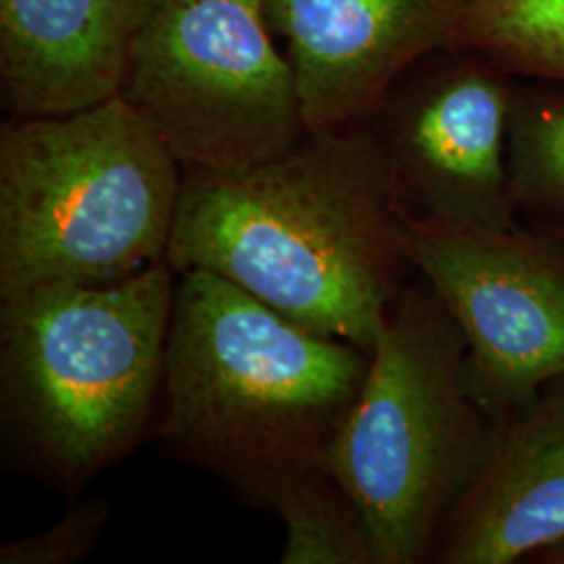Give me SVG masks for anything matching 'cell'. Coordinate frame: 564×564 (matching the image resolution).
Wrapping results in <instances>:
<instances>
[{
  "label": "cell",
  "instance_id": "cell-7",
  "mask_svg": "<svg viewBox=\"0 0 564 564\" xmlns=\"http://www.w3.org/2000/svg\"><path fill=\"white\" fill-rule=\"evenodd\" d=\"M514 82L481 51L444 46L387 88L364 121L383 151L402 223L437 230L523 223L506 167Z\"/></svg>",
  "mask_w": 564,
  "mask_h": 564
},
{
  "label": "cell",
  "instance_id": "cell-3",
  "mask_svg": "<svg viewBox=\"0 0 564 564\" xmlns=\"http://www.w3.org/2000/svg\"><path fill=\"white\" fill-rule=\"evenodd\" d=\"M176 293L167 260L0 300L2 460L69 498L155 435Z\"/></svg>",
  "mask_w": 564,
  "mask_h": 564
},
{
  "label": "cell",
  "instance_id": "cell-1",
  "mask_svg": "<svg viewBox=\"0 0 564 564\" xmlns=\"http://www.w3.org/2000/svg\"><path fill=\"white\" fill-rule=\"evenodd\" d=\"M167 262L212 272L293 323L368 351L416 274L366 121L312 128L239 170H184Z\"/></svg>",
  "mask_w": 564,
  "mask_h": 564
},
{
  "label": "cell",
  "instance_id": "cell-12",
  "mask_svg": "<svg viewBox=\"0 0 564 564\" xmlns=\"http://www.w3.org/2000/svg\"><path fill=\"white\" fill-rule=\"evenodd\" d=\"M514 82L506 167L512 203L529 223H564V90Z\"/></svg>",
  "mask_w": 564,
  "mask_h": 564
},
{
  "label": "cell",
  "instance_id": "cell-13",
  "mask_svg": "<svg viewBox=\"0 0 564 564\" xmlns=\"http://www.w3.org/2000/svg\"><path fill=\"white\" fill-rule=\"evenodd\" d=\"M268 510L284 524L281 564H377L362 512L328 466L286 485Z\"/></svg>",
  "mask_w": 564,
  "mask_h": 564
},
{
  "label": "cell",
  "instance_id": "cell-2",
  "mask_svg": "<svg viewBox=\"0 0 564 564\" xmlns=\"http://www.w3.org/2000/svg\"><path fill=\"white\" fill-rule=\"evenodd\" d=\"M368 364V349L293 323L232 282L176 272L155 437L268 510L326 466Z\"/></svg>",
  "mask_w": 564,
  "mask_h": 564
},
{
  "label": "cell",
  "instance_id": "cell-4",
  "mask_svg": "<svg viewBox=\"0 0 564 564\" xmlns=\"http://www.w3.org/2000/svg\"><path fill=\"white\" fill-rule=\"evenodd\" d=\"M184 170L121 99L0 126V300L167 260Z\"/></svg>",
  "mask_w": 564,
  "mask_h": 564
},
{
  "label": "cell",
  "instance_id": "cell-6",
  "mask_svg": "<svg viewBox=\"0 0 564 564\" xmlns=\"http://www.w3.org/2000/svg\"><path fill=\"white\" fill-rule=\"evenodd\" d=\"M263 0H158L120 97L182 170H239L307 132L297 84Z\"/></svg>",
  "mask_w": 564,
  "mask_h": 564
},
{
  "label": "cell",
  "instance_id": "cell-5",
  "mask_svg": "<svg viewBox=\"0 0 564 564\" xmlns=\"http://www.w3.org/2000/svg\"><path fill=\"white\" fill-rule=\"evenodd\" d=\"M496 421L466 381V339L419 272L389 305L326 466L368 524L377 564L429 563Z\"/></svg>",
  "mask_w": 564,
  "mask_h": 564
},
{
  "label": "cell",
  "instance_id": "cell-15",
  "mask_svg": "<svg viewBox=\"0 0 564 564\" xmlns=\"http://www.w3.org/2000/svg\"><path fill=\"white\" fill-rule=\"evenodd\" d=\"M109 517V500H78L48 529L0 545V564L82 563L101 542Z\"/></svg>",
  "mask_w": 564,
  "mask_h": 564
},
{
  "label": "cell",
  "instance_id": "cell-9",
  "mask_svg": "<svg viewBox=\"0 0 564 564\" xmlns=\"http://www.w3.org/2000/svg\"><path fill=\"white\" fill-rule=\"evenodd\" d=\"M307 130L364 121L424 55L452 46L464 0H263Z\"/></svg>",
  "mask_w": 564,
  "mask_h": 564
},
{
  "label": "cell",
  "instance_id": "cell-8",
  "mask_svg": "<svg viewBox=\"0 0 564 564\" xmlns=\"http://www.w3.org/2000/svg\"><path fill=\"white\" fill-rule=\"evenodd\" d=\"M402 241L460 326L468 389L494 421L564 377V237L540 223L506 230L402 223Z\"/></svg>",
  "mask_w": 564,
  "mask_h": 564
},
{
  "label": "cell",
  "instance_id": "cell-10",
  "mask_svg": "<svg viewBox=\"0 0 564 564\" xmlns=\"http://www.w3.org/2000/svg\"><path fill=\"white\" fill-rule=\"evenodd\" d=\"M429 563L564 564V377L496 421Z\"/></svg>",
  "mask_w": 564,
  "mask_h": 564
},
{
  "label": "cell",
  "instance_id": "cell-11",
  "mask_svg": "<svg viewBox=\"0 0 564 564\" xmlns=\"http://www.w3.org/2000/svg\"><path fill=\"white\" fill-rule=\"evenodd\" d=\"M158 0H0V101L9 118L65 116L121 93Z\"/></svg>",
  "mask_w": 564,
  "mask_h": 564
},
{
  "label": "cell",
  "instance_id": "cell-16",
  "mask_svg": "<svg viewBox=\"0 0 564 564\" xmlns=\"http://www.w3.org/2000/svg\"><path fill=\"white\" fill-rule=\"evenodd\" d=\"M540 224H545V226H547V228H552V230H554V232H558V235H561V237H564V223H540Z\"/></svg>",
  "mask_w": 564,
  "mask_h": 564
},
{
  "label": "cell",
  "instance_id": "cell-14",
  "mask_svg": "<svg viewBox=\"0 0 564 564\" xmlns=\"http://www.w3.org/2000/svg\"><path fill=\"white\" fill-rule=\"evenodd\" d=\"M452 46L481 51L514 78L564 86V0H464Z\"/></svg>",
  "mask_w": 564,
  "mask_h": 564
}]
</instances>
